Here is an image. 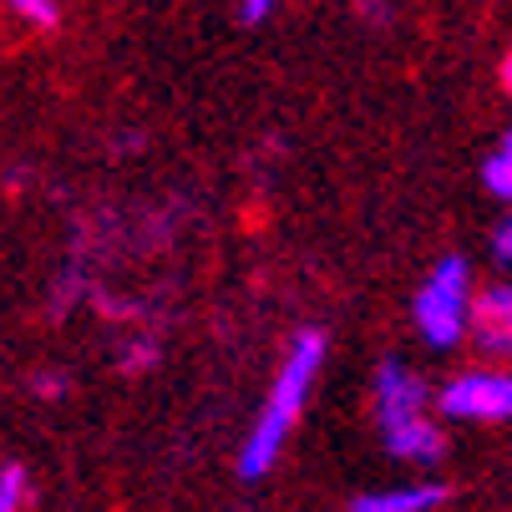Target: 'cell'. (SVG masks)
I'll return each mask as SVG.
<instances>
[{
    "instance_id": "4",
    "label": "cell",
    "mask_w": 512,
    "mask_h": 512,
    "mask_svg": "<svg viewBox=\"0 0 512 512\" xmlns=\"http://www.w3.org/2000/svg\"><path fill=\"white\" fill-rule=\"evenodd\" d=\"M376 416H381V431L426 416V386H421L416 371H406L401 360L376 365Z\"/></svg>"
},
{
    "instance_id": "9",
    "label": "cell",
    "mask_w": 512,
    "mask_h": 512,
    "mask_svg": "<svg viewBox=\"0 0 512 512\" xmlns=\"http://www.w3.org/2000/svg\"><path fill=\"white\" fill-rule=\"evenodd\" d=\"M26 497H31L26 467L6 462V467H0V512H26Z\"/></svg>"
},
{
    "instance_id": "13",
    "label": "cell",
    "mask_w": 512,
    "mask_h": 512,
    "mask_svg": "<svg viewBox=\"0 0 512 512\" xmlns=\"http://www.w3.org/2000/svg\"><path fill=\"white\" fill-rule=\"evenodd\" d=\"M36 386H41V396H61V376H41Z\"/></svg>"
},
{
    "instance_id": "3",
    "label": "cell",
    "mask_w": 512,
    "mask_h": 512,
    "mask_svg": "<svg viewBox=\"0 0 512 512\" xmlns=\"http://www.w3.org/2000/svg\"><path fill=\"white\" fill-rule=\"evenodd\" d=\"M452 421H512V371H467L436 396Z\"/></svg>"
},
{
    "instance_id": "6",
    "label": "cell",
    "mask_w": 512,
    "mask_h": 512,
    "mask_svg": "<svg viewBox=\"0 0 512 512\" xmlns=\"http://www.w3.org/2000/svg\"><path fill=\"white\" fill-rule=\"evenodd\" d=\"M386 452L396 462H411V467H436L447 457V431L436 421H426V416H416V421L386 431Z\"/></svg>"
},
{
    "instance_id": "1",
    "label": "cell",
    "mask_w": 512,
    "mask_h": 512,
    "mask_svg": "<svg viewBox=\"0 0 512 512\" xmlns=\"http://www.w3.org/2000/svg\"><path fill=\"white\" fill-rule=\"evenodd\" d=\"M320 360H325V335L320 330H300L295 345H289L279 376H274V391L254 421V431L244 436V452H239V477H264L279 457V447L289 442V431H295L305 401H310V386L320 376Z\"/></svg>"
},
{
    "instance_id": "7",
    "label": "cell",
    "mask_w": 512,
    "mask_h": 512,
    "mask_svg": "<svg viewBox=\"0 0 512 512\" xmlns=\"http://www.w3.org/2000/svg\"><path fill=\"white\" fill-rule=\"evenodd\" d=\"M447 502L442 482H416V487H386V492H360L350 512H431Z\"/></svg>"
},
{
    "instance_id": "5",
    "label": "cell",
    "mask_w": 512,
    "mask_h": 512,
    "mask_svg": "<svg viewBox=\"0 0 512 512\" xmlns=\"http://www.w3.org/2000/svg\"><path fill=\"white\" fill-rule=\"evenodd\" d=\"M472 340L477 350L512 360V284H487L472 300Z\"/></svg>"
},
{
    "instance_id": "12",
    "label": "cell",
    "mask_w": 512,
    "mask_h": 512,
    "mask_svg": "<svg viewBox=\"0 0 512 512\" xmlns=\"http://www.w3.org/2000/svg\"><path fill=\"white\" fill-rule=\"evenodd\" d=\"M492 259L497 264H512V218H502L497 234H492Z\"/></svg>"
},
{
    "instance_id": "8",
    "label": "cell",
    "mask_w": 512,
    "mask_h": 512,
    "mask_svg": "<svg viewBox=\"0 0 512 512\" xmlns=\"http://www.w3.org/2000/svg\"><path fill=\"white\" fill-rule=\"evenodd\" d=\"M482 183H487V193H492V198L512 203V127L502 132V142L492 148V158L482 163Z\"/></svg>"
},
{
    "instance_id": "14",
    "label": "cell",
    "mask_w": 512,
    "mask_h": 512,
    "mask_svg": "<svg viewBox=\"0 0 512 512\" xmlns=\"http://www.w3.org/2000/svg\"><path fill=\"white\" fill-rule=\"evenodd\" d=\"M502 87H507V97H512V51H507V61H502Z\"/></svg>"
},
{
    "instance_id": "2",
    "label": "cell",
    "mask_w": 512,
    "mask_h": 512,
    "mask_svg": "<svg viewBox=\"0 0 512 512\" xmlns=\"http://www.w3.org/2000/svg\"><path fill=\"white\" fill-rule=\"evenodd\" d=\"M411 320H416L421 340L436 345V350H447L462 335H472V274H467V259H442L426 274V284L411 300Z\"/></svg>"
},
{
    "instance_id": "10",
    "label": "cell",
    "mask_w": 512,
    "mask_h": 512,
    "mask_svg": "<svg viewBox=\"0 0 512 512\" xmlns=\"http://www.w3.org/2000/svg\"><path fill=\"white\" fill-rule=\"evenodd\" d=\"M6 6L21 16V21H31V26H41V31H51L56 21H61V11H56V0H6Z\"/></svg>"
},
{
    "instance_id": "11",
    "label": "cell",
    "mask_w": 512,
    "mask_h": 512,
    "mask_svg": "<svg viewBox=\"0 0 512 512\" xmlns=\"http://www.w3.org/2000/svg\"><path fill=\"white\" fill-rule=\"evenodd\" d=\"M279 11V0H239V21L244 26H264Z\"/></svg>"
}]
</instances>
